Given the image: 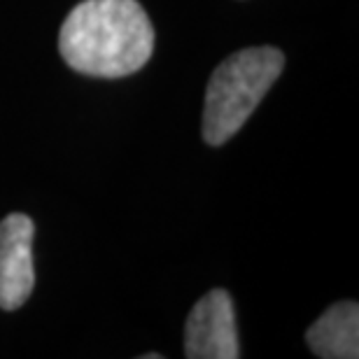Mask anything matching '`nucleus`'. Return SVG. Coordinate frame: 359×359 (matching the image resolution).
<instances>
[{"label":"nucleus","instance_id":"f257e3e1","mask_svg":"<svg viewBox=\"0 0 359 359\" xmlns=\"http://www.w3.org/2000/svg\"><path fill=\"white\" fill-rule=\"evenodd\" d=\"M59 52L82 75L126 77L149 61L154 28L138 0H84L63 21Z\"/></svg>","mask_w":359,"mask_h":359},{"label":"nucleus","instance_id":"20e7f679","mask_svg":"<svg viewBox=\"0 0 359 359\" xmlns=\"http://www.w3.org/2000/svg\"><path fill=\"white\" fill-rule=\"evenodd\" d=\"M35 224L24 212H12L0 222V308L17 311L35 287L33 269Z\"/></svg>","mask_w":359,"mask_h":359},{"label":"nucleus","instance_id":"39448f33","mask_svg":"<svg viewBox=\"0 0 359 359\" xmlns=\"http://www.w3.org/2000/svg\"><path fill=\"white\" fill-rule=\"evenodd\" d=\"M306 343L322 359L359 357V308L355 301H341L322 313L306 332Z\"/></svg>","mask_w":359,"mask_h":359},{"label":"nucleus","instance_id":"7ed1b4c3","mask_svg":"<svg viewBox=\"0 0 359 359\" xmlns=\"http://www.w3.org/2000/svg\"><path fill=\"white\" fill-rule=\"evenodd\" d=\"M184 355L189 359H238L233 301L224 290H212L194 304L184 327Z\"/></svg>","mask_w":359,"mask_h":359},{"label":"nucleus","instance_id":"f03ea898","mask_svg":"<svg viewBox=\"0 0 359 359\" xmlns=\"http://www.w3.org/2000/svg\"><path fill=\"white\" fill-rule=\"evenodd\" d=\"M285 68L276 47H250L231 54L215 68L203 100V140L224 145L241 131Z\"/></svg>","mask_w":359,"mask_h":359}]
</instances>
